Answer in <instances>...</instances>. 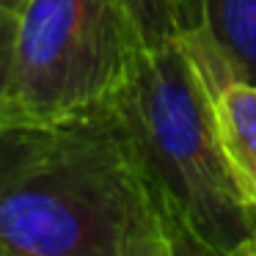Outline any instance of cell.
<instances>
[{
	"instance_id": "6da1fadb",
	"label": "cell",
	"mask_w": 256,
	"mask_h": 256,
	"mask_svg": "<svg viewBox=\"0 0 256 256\" xmlns=\"http://www.w3.org/2000/svg\"><path fill=\"white\" fill-rule=\"evenodd\" d=\"M0 256H190L110 100L0 113Z\"/></svg>"
},
{
	"instance_id": "7a4b0ae2",
	"label": "cell",
	"mask_w": 256,
	"mask_h": 256,
	"mask_svg": "<svg viewBox=\"0 0 256 256\" xmlns=\"http://www.w3.org/2000/svg\"><path fill=\"white\" fill-rule=\"evenodd\" d=\"M190 256H240L256 237V206L220 146L212 88L184 42L140 47L110 96Z\"/></svg>"
},
{
	"instance_id": "3957f363",
	"label": "cell",
	"mask_w": 256,
	"mask_h": 256,
	"mask_svg": "<svg viewBox=\"0 0 256 256\" xmlns=\"http://www.w3.org/2000/svg\"><path fill=\"white\" fill-rule=\"evenodd\" d=\"M140 42L118 0H25L0 113L64 116L110 100Z\"/></svg>"
},
{
	"instance_id": "277c9868",
	"label": "cell",
	"mask_w": 256,
	"mask_h": 256,
	"mask_svg": "<svg viewBox=\"0 0 256 256\" xmlns=\"http://www.w3.org/2000/svg\"><path fill=\"white\" fill-rule=\"evenodd\" d=\"M190 56L212 91L226 80L256 83V0H204V44Z\"/></svg>"
},
{
	"instance_id": "5b68a950",
	"label": "cell",
	"mask_w": 256,
	"mask_h": 256,
	"mask_svg": "<svg viewBox=\"0 0 256 256\" xmlns=\"http://www.w3.org/2000/svg\"><path fill=\"white\" fill-rule=\"evenodd\" d=\"M212 110L228 166L256 206V83L226 80L212 91Z\"/></svg>"
},
{
	"instance_id": "8992f818",
	"label": "cell",
	"mask_w": 256,
	"mask_h": 256,
	"mask_svg": "<svg viewBox=\"0 0 256 256\" xmlns=\"http://www.w3.org/2000/svg\"><path fill=\"white\" fill-rule=\"evenodd\" d=\"M140 47L204 44V0H118Z\"/></svg>"
},
{
	"instance_id": "52a82bcc",
	"label": "cell",
	"mask_w": 256,
	"mask_h": 256,
	"mask_svg": "<svg viewBox=\"0 0 256 256\" xmlns=\"http://www.w3.org/2000/svg\"><path fill=\"white\" fill-rule=\"evenodd\" d=\"M14 30H17V12L0 6V110H3V105H6L8 80H12Z\"/></svg>"
},
{
	"instance_id": "ba28073f",
	"label": "cell",
	"mask_w": 256,
	"mask_h": 256,
	"mask_svg": "<svg viewBox=\"0 0 256 256\" xmlns=\"http://www.w3.org/2000/svg\"><path fill=\"white\" fill-rule=\"evenodd\" d=\"M22 3H25V0H0V6H3V8H12V12H17Z\"/></svg>"
}]
</instances>
